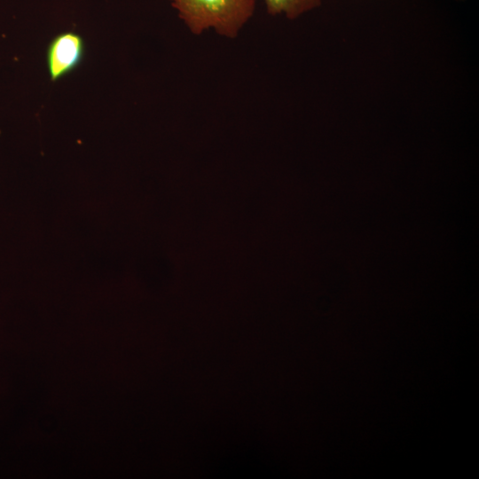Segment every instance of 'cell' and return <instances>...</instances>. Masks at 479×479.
Segmentation results:
<instances>
[{"mask_svg": "<svg viewBox=\"0 0 479 479\" xmlns=\"http://www.w3.org/2000/svg\"><path fill=\"white\" fill-rule=\"evenodd\" d=\"M268 13L295 19L320 4V0H264Z\"/></svg>", "mask_w": 479, "mask_h": 479, "instance_id": "3", "label": "cell"}, {"mask_svg": "<svg viewBox=\"0 0 479 479\" xmlns=\"http://www.w3.org/2000/svg\"><path fill=\"white\" fill-rule=\"evenodd\" d=\"M85 42L82 35L66 31L55 35L46 50V66L51 82L75 70L85 56Z\"/></svg>", "mask_w": 479, "mask_h": 479, "instance_id": "2", "label": "cell"}, {"mask_svg": "<svg viewBox=\"0 0 479 479\" xmlns=\"http://www.w3.org/2000/svg\"><path fill=\"white\" fill-rule=\"evenodd\" d=\"M192 34L212 27L234 38L253 16L255 0H169Z\"/></svg>", "mask_w": 479, "mask_h": 479, "instance_id": "1", "label": "cell"}]
</instances>
